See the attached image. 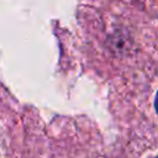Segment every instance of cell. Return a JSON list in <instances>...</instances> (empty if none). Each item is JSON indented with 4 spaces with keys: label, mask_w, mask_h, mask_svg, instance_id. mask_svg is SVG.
Wrapping results in <instances>:
<instances>
[{
    "label": "cell",
    "mask_w": 158,
    "mask_h": 158,
    "mask_svg": "<svg viewBox=\"0 0 158 158\" xmlns=\"http://www.w3.org/2000/svg\"><path fill=\"white\" fill-rule=\"evenodd\" d=\"M154 107H156V111H157V114H158V93H157L156 99H154Z\"/></svg>",
    "instance_id": "6da1fadb"
},
{
    "label": "cell",
    "mask_w": 158,
    "mask_h": 158,
    "mask_svg": "<svg viewBox=\"0 0 158 158\" xmlns=\"http://www.w3.org/2000/svg\"><path fill=\"white\" fill-rule=\"evenodd\" d=\"M156 158H158V157H156Z\"/></svg>",
    "instance_id": "7a4b0ae2"
}]
</instances>
